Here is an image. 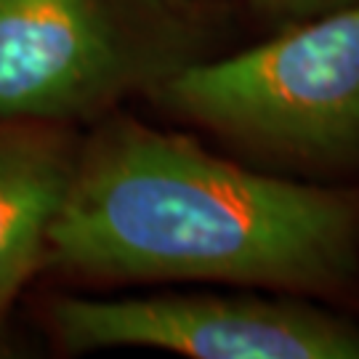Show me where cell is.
Returning a JSON list of instances; mask_svg holds the SVG:
<instances>
[{
	"label": "cell",
	"instance_id": "cell-4",
	"mask_svg": "<svg viewBox=\"0 0 359 359\" xmlns=\"http://www.w3.org/2000/svg\"><path fill=\"white\" fill-rule=\"evenodd\" d=\"M144 72L107 0H0V120L93 115Z\"/></svg>",
	"mask_w": 359,
	"mask_h": 359
},
{
	"label": "cell",
	"instance_id": "cell-6",
	"mask_svg": "<svg viewBox=\"0 0 359 359\" xmlns=\"http://www.w3.org/2000/svg\"><path fill=\"white\" fill-rule=\"evenodd\" d=\"M256 11L274 19H306L314 13H327L359 0H248Z\"/></svg>",
	"mask_w": 359,
	"mask_h": 359
},
{
	"label": "cell",
	"instance_id": "cell-3",
	"mask_svg": "<svg viewBox=\"0 0 359 359\" xmlns=\"http://www.w3.org/2000/svg\"><path fill=\"white\" fill-rule=\"evenodd\" d=\"M48 325L69 351L142 346L194 359H359V327L290 301L226 295L53 298Z\"/></svg>",
	"mask_w": 359,
	"mask_h": 359
},
{
	"label": "cell",
	"instance_id": "cell-1",
	"mask_svg": "<svg viewBox=\"0 0 359 359\" xmlns=\"http://www.w3.org/2000/svg\"><path fill=\"white\" fill-rule=\"evenodd\" d=\"M43 266L107 283L224 280L327 293L359 271V200L112 120L77 154Z\"/></svg>",
	"mask_w": 359,
	"mask_h": 359
},
{
	"label": "cell",
	"instance_id": "cell-5",
	"mask_svg": "<svg viewBox=\"0 0 359 359\" xmlns=\"http://www.w3.org/2000/svg\"><path fill=\"white\" fill-rule=\"evenodd\" d=\"M77 152L56 123L0 120V320L46 264Z\"/></svg>",
	"mask_w": 359,
	"mask_h": 359
},
{
	"label": "cell",
	"instance_id": "cell-2",
	"mask_svg": "<svg viewBox=\"0 0 359 359\" xmlns=\"http://www.w3.org/2000/svg\"><path fill=\"white\" fill-rule=\"evenodd\" d=\"M154 99L197 126L298 160L359 154V3L264 46L163 72Z\"/></svg>",
	"mask_w": 359,
	"mask_h": 359
}]
</instances>
